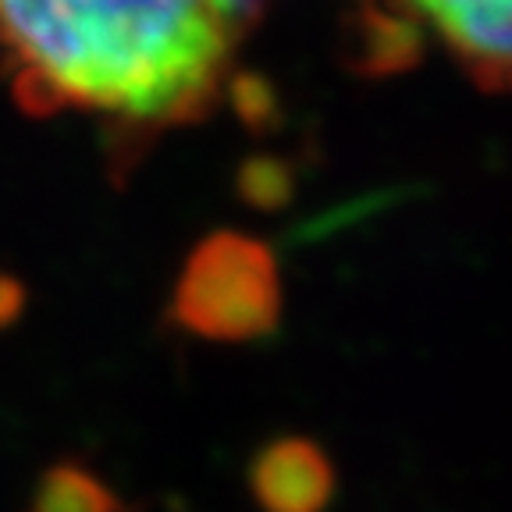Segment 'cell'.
<instances>
[{
    "label": "cell",
    "instance_id": "cell-4",
    "mask_svg": "<svg viewBox=\"0 0 512 512\" xmlns=\"http://www.w3.org/2000/svg\"><path fill=\"white\" fill-rule=\"evenodd\" d=\"M249 484L264 512H320L335 491V470L313 441L281 438L253 459Z\"/></svg>",
    "mask_w": 512,
    "mask_h": 512
},
{
    "label": "cell",
    "instance_id": "cell-5",
    "mask_svg": "<svg viewBox=\"0 0 512 512\" xmlns=\"http://www.w3.org/2000/svg\"><path fill=\"white\" fill-rule=\"evenodd\" d=\"M29 512H128L121 498L82 466H54L40 480Z\"/></svg>",
    "mask_w": 512,
    "mask_h": 512
},
{
    "label": "cell",
    "instance_id": "cell-2",
    "mask_svg": "<svg viewBox=\"0 0 512 512\" xmlns=\"http://www.w3.org/2000/svg\"><path fill=\"white\" fill-rule=\"evenodd\" d=\"M171 317L207 342H253L278 328L281 274L260 239L217 232L203 239L178 274Z\"/></svg>",
    "mask_w": 512,
    "mask_h": 512
},
{
    "label": "cell",
    "instance_id": "cell-1",
    "mask_svg": "<svg viewBox=\"0 0 512 512\" xmlns=\"http://www.w3.org/2000/svg\"><path fill=\"white\" fill-rule=\"evenodd\" d=\"M246 25L224 0H0V72L25 114H86L114 168L207 118Z\"/></svg>",
    "mask_w": 512,
    "mask_h": 512
},
{
    "label": "cell",
    "instance_id": "cell-3",
    "mask_svg": "<svg viewBox=\"0 0 512 512\" xmlns=\"http://www.w3.org/2000/svg\"><path fill=\"white\" fill-rule=\"evenodd\" d=\"M413 32L427 29L491 93H512V0H363Z\"/></svg>",
    "mask_w": 512,
    "mask_h": 512
},
{
    "label": "cell",
    "instance_id": "cell-6",
    "mask_svg": "<svg viewBox=\"0 0 512 512\" xmlns=\"http://www.w3.org/2000/svg\"><path fill=\"white\" fill-rule=\"evenodd\" d=\"M224 4H228V8H232V15L239 18V22L249 29V25H253L256 18L264 15V8L271 4V0H224Z\"/></svg>",
    "mask_w": 512,
    "mask_h": 512
}]
</instances>
